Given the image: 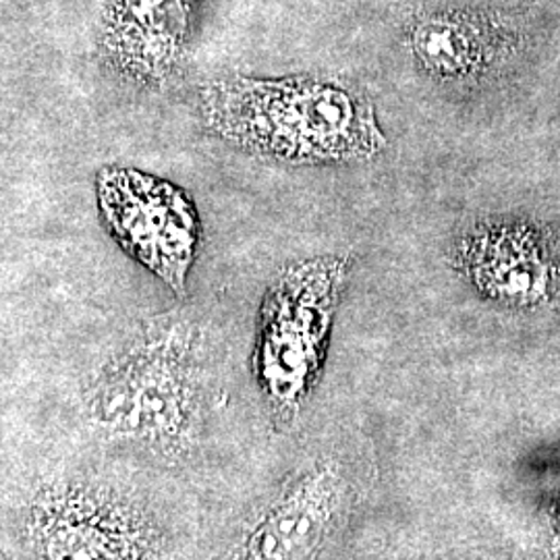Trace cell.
Instances as JSON below:
<instances>
[{
    "label": "cell",
    "instance_id": "cell-1",
    "mask_svg": "<svg viewBox=\"0 0 560 560\" xmlns=\"http://www.w3.org/2000/svg\"><path fill=\"white\" fill-rule=\"evenodd\" d=\"M200 113L226 143L291 166L372 161L386 148L370 96L332 75L212 81Z\"/></svg>",
    "mask_w": 560,
    "mask_h": 560
},
{
    "label": "cell",
    "instance_id": "cell-2",
    "mask_svg": "<svg viewBox=\"0 0 560 560\" xmlns=\"http://www.w3.org/2000/svg\"><path fill=\"white\" fill-rule=\"evenodd\" d=\"M203 361L198 324L166 314L104 361L85 390L92 423L110 439L166 453L189 446L200 430Z\"/></svg>",
    "mask_w": 560,
    "mask_h": 560
},
{
    "label": "cell",
    "instance_id": "cell-3",
    "mask_svg": "<svg viewBox=\"0 0 560 560\" xmlns=\"http://www.w3.org/2000/svg\"><path fill=\"white\" fill-rule=\"evenodd\" d=\"M349 272V256H316L287 264L266 289L254 372L279 418L293 420L320 376Z\"/></svg>",
    "mask_w": 560,
    "mask_h": 560
},
{
    "label": "cell",
    "instance_id": "cell-4",
    "mask_svg": "<svg viewBox=\"0 0 560 560\" xmlns=\"http://www.w3.org/2000/svg\"><path fill=\"white\" fill-rule=\"evenodd\" d=\"M96 206L108 233L177 295H185L200 247V214L171 180L129 166H104L94 179Z\"/></svg>",
    "mask_w": 560,
    "mask_h": 560
},
{
    "label": "cell",
    "instance_id": "cell-5",
    "mask_svg": "<svg viewBox=\"0 0 560 560\" xmlns=\"http://www.w3.org/2000/svg\"><path fill=\"white\" fill-rule=\"evenodd\" d=\"M27 540L38 560H161L154 527L117 492L57 483L30 506Z\"/></svg>",
    "mask_w": 560,
    "mask_h": 560
},
{
    "label": "cell",
    "instance_id": "cell-6",
    "mask_svg": "<svg viewBox=\"0 0 560 560\" xmlns=\"http://www.w3.org/2000/svg\"><path fill=\"white\" fill-rule=\"evenodd\" d=\"M453 261L490 300L538 307L560 298L557 241L532 222H480L455 243Z\"/></svg>",
    "mask_w": 560,
    "mask_h": 560
},
{
    "label": "cell",
    "instance_id": "cell-7",
    "mask_svg": "<svg viewBox=\"0 0 560 560\" xmlns=\"http://www.w3.org/2000/svg\"><path fill=\"white\" fill-rule=\"evenodd\" d=\"M339 471L316 463L266 504L252 523L235 560H312L324 544L340 504Z\"/></svg>",
    "mask_w": 560,
    "mask_h": 560
},
{
    "label": "cell",
    "instance_id": "cell-8",
    "mask_svg": "<svg viewBox=\"0 0 560 560\" xmlns=\"http://www.w3.org/2000/svg\"><path fill=\"white\" fill-rule=\"evenodd\" d=\"M189 0H117L104 27V59L122 80L161 88L179 65Z\"/></svg>",
    "mask_w": 560,
    "mask_h": 560
},
{
    "label": "cell",
    "instance_id": "cell-9",
    "mask_svg": "<svg viewBox=\"0 0 560 560\" xmlns=\"http://www.w3.org/2000/svg\"><path fill=\"white\" fill-rule=\"evenodd\" d=\"M409 44L430 78L455 83L480 80L509 50L497 27L465 13L421 18L411 27Z\"/></svg>",
    "mask_w": 560,
    "mask_h": 560
}]
</instances>
